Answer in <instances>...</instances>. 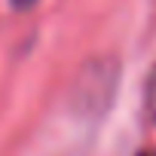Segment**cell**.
I'll use <instances>...</instances> for the list:
<instances>
[{"mask_svg": "<svg viewBox=\"0 0 156 156\" xmlns=\"http://www.w3.org/2000/svg\"><path fill=\"white\" fill-rule=\"evenodd\" d=\"M19 3H28V0H19Z\"/></svg>", "mask_w": 156, "mask_h": 156, "instance_id": "cell-3", "label": "cell"}, {"mask_svg": "<svg viewBox=\"0 0 156 156\" xmlns=\"http://www.w3.org/2000/svg\"><path fill=\"white\" fill-rule=\"evenodd\" d=\"M147 107H150V113H153V119H156V67H153V73H150V86H147Z\"/></svg>", "mask_w": 156, "mask_h": 156, "instance_id": "cell-1", "label": "cell"}, {"mask_svg": "<svg viewBox=\"0 0 156 156\" xmlns=\"http://www.w3.org/2000/svg\"><path fill=\"white\" fill-rule=\"evenodd\" d=\"M141 156H156V150H150V153H141Z\"/></svg>", "mask_w": 156, "mask_h": 156, "instance_id": "cell-2", "label": "cell"}]
</instances>
